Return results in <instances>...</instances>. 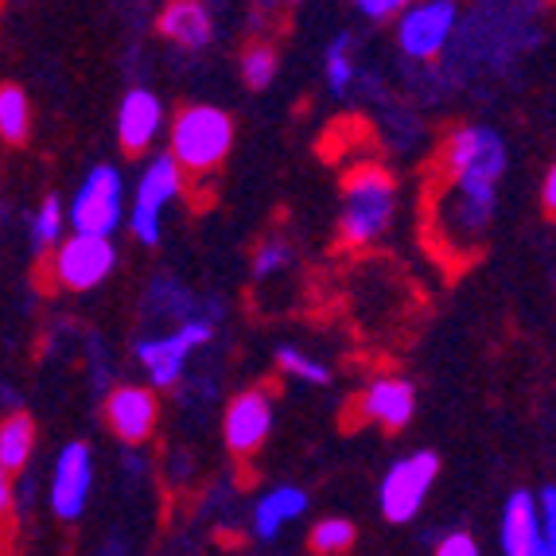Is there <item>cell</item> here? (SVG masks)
Wrapping results in <instances>:
<instances>
[{"label": "cell", "mask_w": 556, "mask_h": 556, "mask_svg": "<svg viewBox=\"0 0 556 556\" xmlns=\"http://www.w3.org/2000/svg\"><path fill=\"white\" fill-rule=\"evenodd\" d=\"M538 514H541V556H556V486L538 491Z\"/></svg>", "instance_id": "obj_26"}, {"label": "cell", "mask_w": 556, "mask_h": 556, "mask_svg": "<svg viewBox=\"0 0 556 556\" xmlns=\"http://www.w3.org/2000/svg\"><path fill=\"white\" fill-rule=\"evenodd\" d=\"M273 432V393L265 386L241 390L223 413V440L233 459H253L269 444Z\"/></svg>", "instance_id": "obj_10"}, {"label": "cell", "mask_w": 556, "mask_h": 556, "mask_svg": "<svg viewBox=\"0 0 556 556\" xmlns=\"http://www.w3.org/2000/svg\"><path fill=\"white\" fill-rule=\"evenodd\" d=\"M292 265V245L280 233H269L253 253V280H273L277 273H285Z\"/></svg>", "instance_id": "obj_25"}, {"label": "cell", "mask_w": 556, "mask_h": 556, "mask_svg": "<svg viewBox=\"0 0 556 556\" xmlns=\"http://www.w3.org/2000/svg\"><path fill=\"white\" fill-rule=\"evenodd\" d=\"M459 0H413L397 20H393V39L401 55L413 63H432L452 47L459 28Z\"/></svg>", "instance_id": "obj_6"}, {"label": "cell", "mask_w": 556, "mask_h": 556, "mask_svg": "<svg viewBox=\"0 0 556 556\" xmlns=\"http://www.w3.org/2000/svg\"><path fill=\"white\" fill-rule=\"evenodd\" d=\"M102 417L110 432L125 447H140L156 437L160 428V397L156 386H113L105 393Z\"/></svg>", "instance_id": "obj_11"}, {"label": "cell", "mask_w": 556, "mask_h": 556, "mask_svg": "<svg viewBox=\"0 0 556 556\" xmlns=\"http://www.w3.org/2000/svg\"><path fill=\"white\" fill-rule=\"evenodd\" d=\"M277 66H280L277 47L257 39V43H250L241 51V83L250 86V90H265L277 78Z\"/></svg>", "instance_id": "obj_22"}, {"label": "cell", "mask_w": 556, "mask_h": 556, "mask_svg": "<svg viewBox=\"0 0 556 556\" xmlns=\"http://www.w3.org/2000/svg\"><path fill=\"white\" fill-rule=\"evenodd\" d=\"M156 28L167 43L184 47V51H199V47H206L214 36L211 12H206L203 0H167L156 20Z\"/></svg>", "instance_id": "obj_16"}, {"label": "cell", "mask_w": 556, "mask_h": 556, "mask_svg": "<svg viewBox=\"0 0 556 556\" xmlns=\"http://www.w3.org/2000/svg\"><path fill=\"white\" fill-rule=\"evenodd\" d=\"M71 230L83 233H113L125 218V179L113 164L90 167V176L78 184L75 199L66 206Z\"/></svg>", "instance_id": "obj_9"}, {"label": "cell", "mask_w": 556, "mask_h": 556, "mask_svg": "<svg viewBox=\"0 0 556 556\" xmlns=\"http://www.w3.org/2000/svg\"><path fill=\"white\" fill-rule=\"evenodd\" d=\"M233 149V117L218 105H184L167 129V152L187 176H211Z\"/></svg>", "instance_id": "obj_3"}, {"label": "cell", "mask_w": 556, "mask_h": 556, "mask_svg": "<svg viewBox=\"0 0 556 556\" xmlns=\"http://www.w3.org/2000/svg\"><path fill=\"white\" fill-rule=\"evenodd\" d=\"M397 214V179L386 164H354L343 176V206H339V245L370 250L393 226Z\"/></svg>", "instance_id": "obj_2"}, {"label": "cell", "mask_w": 556, "mask_h": 556, "mask_svg": "<svg viewBox=\"0 0 556 556\" xmlns=\"http://www.w3.org/2000/svg\"><path fill=\"white\" fill-rule=\"evenodd\" d=\"M351 4L366 20H378V24H381V20H397L401 12H405L408 4H413V0H351Z\"/></svg>", "instance_id": "obj_27"}, {"label": "cell", "mask_w": 556, "mask_h": 556, "mask_svg": "<svg viewBox=\"0 0 556 556\" xmlns=\"http://www.w3.org/2000/svg\"><path fill=\"white\" fill-rule=\"evenodd\" d=\"M211 339H214V324L206 316L184 319V324H176L172 331L144 334V339H137L140 370L149 374V381L156 390H172V386L184 381L191 354L203 351Z\"/></svg>", "instance_id": "obj_5"}, {"label": "cell", "mask_w": 556, "mask_h": 556, "mask_svg": "<svg viewBox=\"0 0 556 556\" xmlns=\"http://www.w3.org/2000/svg\"><path fill=\"white\" fill-rule=\"evenodd\" d=\"M541 203H545V211L556 218V164L545 172V184H541Z\"/></svg>", "instance_id": "obj_30"}, {"label": "cell", "mask_w": 556, "mask_h": 556, "mask_svg": "<svg viewBox=\"0 0 556 556\" xmlns=\"http://www.w3.org/2000/svg\"><path fill=\"white\" fill-rule=\"evenodd\" d=\"M66 226H71L66 206L59 203V195H47L43 203L36 206V214H31V245H36V253L55 250L59 241L66 238Z\"/></svg>", "instance_id": "obj_21"}, {"label": "cell", "mask_w": 556, "mask_h": 556, "mask_svg": "<svg viewBox=\"0 0 556 556\" xmlns=\"http://www.w3.org/2000/svg\"><path fill=\"white\" fill-rule=\"evenodd\" d=\"M93 491V452L75 440L55 455L51 467V486H47V502L59 521H78L86 514V502Z\"/></svg>", "instance_id": "obj_12"}, {"label": "cell", "mask_w": 556, "mask_h": 556, "mask_svg": "<svg viewBox=\"0 0 556 556\" xmlns=\"http://www.w3.org/2000/svg\"><path fill=\"white\" fill-rule=\"evenodd\" d=\"M437 556H479V541L467 529H455V533L437 541Z\"/></svg>", "instance_id": "obj_28"}, {"label": "cell", "mask_w": 556, "mask_h": 556, "mask_svg": "<svg viewBox=\"0 0 556 556\" xmlns=\"http://www.w3.org/2000/svg\"><path fill=\"white\" fill-rule=\"evenodd\" d=\"M113 265H117V250H113L110 233L71 230L51 250V280L71 292H90V288L105 285Z\"/></svg>", "instance_id": "obj_7"}, {"label": "cell", "mask_w": 556, "mask_h": 556, "mask_svg": "<svg viewBox=\"0 0 556 556\" xmlns=\"http://www.w3.org/2000/svg\"><path fill=\"white\" fill-rule=\"evenodd\" d=\"M437 471H440V459L432 452L401 455L397 464L381 475V486H378L381 518L393 521V526H405V521L417 518L428 491H432V482H437Z\"/></svg>", "instance_id": "obj_8"}, {"label": "cell", "mask_w": 556, "mask_h": 556, "mask_svg": "<svg viewBox=\"0 0 556 556\" xmlns=\"http://www.w3.org/2000/svg\"><path fill=\"white\" fill-rule=\"evenodd\" d=\"M307 514V494L300 486H273L269 494H261L253 506V538L257 541H277L280 529L292 526Z\"/></svg>", "instance_id": "obj_17"}, {"label": "cell", "mask_w": 556, "mask_h": 556, "mask_svg": "<svg viewBox=\"0 0 556 556\" xmlns=\"http://www.w3.org/2000/svg\"><path fill=\"white\" fill-rule=\"evenodd\" d=\"M31 132V102L20 86H0V140L24 144Z\"/></svg>", "instance_id": "obj_19"}, {"label": "cell", "mask_w": 556, "mask_h": 556, "mask_svg": "<svg viewBox=\"0 0 556 556\" xmlns=\"http://www.w3.org/2000/svg\"><path fill=\"white\" fill-rule=\"evenodd\" d=\"M506 167L510 152L491 125H459L440 144L428 179V241L447 261H471L486 245Z\"/></svg>", "instance_id": "obj_1"}, {"label": "cell", "mask_w": 556, "mask_h": 556, "mask_svg": "<svg viewBox=\"0 0 556 556\" xmlns=\"http://www.w3.org/2000/svg\"><path fill=\"white\" fill-rule=\"evenodd\" d=\"M187 195V172L172 152L152 160L137 179V191H132V203L129 214H125V223H129L132 238L140 245H160L164 238V211L172 203Z\"/></svg>", "instance_id": "obj_4"}, {"label": "cell", "mask_w": 556, "mask_h": 556, "mask_svg": "<svg viewBox=\"0 0 556 556\" xmlns=\"http://www.w3.org/2000/svg\"><path fill=\"white\" fill-rule=\"evenodd\" d=\"M498 548L506 556H541V514L538 494L514 491L498 518Z\"/></svg>", "instance_id": "obj_15"}, {"label": "cell", "mask_w": 556, "mask_h": 556, "mask_svg": "<svg viewBox=\"0 0 556 556\" xmlns=\"http://www.w3.org/2000/svg\"><path fill=\"white\" fill-rule=\"evenodd\" d=\"M277 366H280V374L307 381V386H331V366L319 362V358H312L307 351H296V346H280Z\"/></svg>", "instance_id": "obj_24"}, {"label": "cell", "mask_w": 556, "mask_h": 556, "mask_svg": "<svg viewBox=\"0 0 556 556\" xmlns=\"http://www.w3.org/2000/svg\"><path fill=\"white\" fill-rule=\"evenodd\" d=\"M358 413L370 425L386 428V432H401V428H408L413 413H417V390L405 378H378L358 397Z\"/></svg>", "instance_id": "obj_14"}, {"label": "cell", "mask_w": 556, "mask_h": 556, "mask_svg": "<svg viewBox=\"0 0 556 556\" xmlns=\"http://www.w3.org/2000/svg\"><path fill=\"white\" fill-rule=\"evenodd\" d=\"M354 538H358V533H354V526L346 518H324L307 533V548L319 556H339V553H351Z\"/></svg>", "instance_id": "obj_23"}, {"label": "cell", "mask_w": 556, "mask_h": 556, "mask_svg": "<svg viewBox=\"0 0 556 556\" xmlns=\"http://www.w3.org/2000/svg\"><path fill=\"white\" fill-rule=\"evenodd\" d=\"M31 452H36V420L24 408H12L9 417L0 420V471L16 479L28 467Z\"/></svg>", "instance_id": "obj_18"}, {"label": "cell", "mask_w": 556, "mask_h": 556, "mask_svg": "<svg viewBox=\"0 0 556 556\" xmlns=\"http://www.w3.org/2000/svg\"><path fill=\"white\" fill-rule=\"evenodd\" d=\"M16 514V486H12V475L0 471V521H9Z\"/></svg>", "instance_id": "obj_29"}, {"label": "cell", "mask_w": 556, "mask_h": 556, "mask_svg": "<svg viewBox=\"0 0 556 556\" xmlns=\"http://www.w3.org/2000/svg\"><path fill=\"white\" fill-rule=\"evenodd\" d=\"M324 75H327V90L334 98H346L358 78V66H354V43L351 36H334L324 51Z\"/></svg>", "instance_id": "obj_20"}, {"label": "cell", "mask_w": 556, "mask_h": 556, "mask_svg": "<svg viewBox=\"0 0 556 556\" xmlns=\"http://www.w3.org/2000/svg\"><path fill=\"white\" fill-rule=\"evenodd\" d=\"M0 4H4V0H0Z\"/></svg>", "instance_id": "obj_31"}, {"label": "cell", "mask_w": 556, "mask_h": 556, "mask_svg": "<svg viewBox=\"0 0 556 556\" xmlns=\"http://www.w3.org/2000/svg\"><path fill=\"white\" fill-rule=\"evenodd\" d=\"M164 129V102L152 90H129L117 110V144L125 156H140Z\"/></svg>", "instance_id": "obj_13"}]
</instances>
